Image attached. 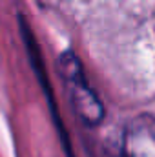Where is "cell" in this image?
I'll list each match as a JSON object with an SVG mask.
<instances>
[{"label":"cell","mask_w":155,"mask_h":157,"mask_svg":"<svg viewBox=\"0 0 155 157\" xmlns=\"http://www.w3.org/2000/svg\"><path fill=\"white\" fill-rule=\"evenodd\" d=\"M60 66L64 70V77L70 84L73 102H75L77 110L80 112V115L86 121H89V122H97L102 117V106L97 101V97L93 95V91L88 88L78 64L68 55V57H64V62Z\"/></svg>","instance_id":"cell-1"}]
</instances>
